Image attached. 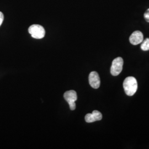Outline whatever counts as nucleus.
Returning <instances> with one entry per match:
<instances>
[{
    "instance_id": "20e7f679",
    "label": "nucleus",
    "mask_w": 149,
    "mask_h": 149,
    "mask_svg": "<svg viewBox=\"0 0 149 149\" xmlns=\"http://www.w3.org/2000/svg\"><path fill=\"white\" fill-rule=\"evenodd\" d=\"M123 66V60L121 57H118L115 59L112 62V66L111 68V74L116 76L122 72Z\"/></svg>"
},
{
    "instance_id": "f03ea898",
    "label": "nucleus",
    "mask_w": 149,
    "mask_h": 149,
    "mask_svg": "<svg viewBox=\"0 0 149 149\" xmlns=\"http://www.w3.org/2000/svg\"><path fill=\"white\" fill-rule=\"evenodd\" d=\"M28 32L31 34L32 37L35 39H42L44 37L45 31L42 26L38 24H33L30 26Z\"/></svg>"
},
{
    "instance_id": "7ed1b4c3",
    "label": "nucleus",
    "mask_w": 149,
    "mask_h": 149,
    "mask_svg": "<svg viewBox=\"0 0 149 149\" xmlns=\"http://www.w3.org/2000/svg\"><path fill=\"white\" fill-rule=\"evenodd\" d=\"M65 100L68 102L71 110L74 111L76 108L75 102L77 100V96L76 91L74 90L66 91L64 95Z\"/></svg>"
},
{
    "instance_id": "9d476101",
    "label": "nucleus",
    "mask_w": 149,
    "mask_h": 149,
    "mask_svg": "<svg viewBox=\"0 0 149 149\" xmlns=\"http://www.w3.org/2000/svg\"><path fill=\"white\" fill-rule=\"evenodd\" d=\"M3 19H4L3 15L1 12H0V26H1L2 22L3 21Z\"/></svg>"
},
{
    "instance_id": "f257e3e1",
    "label": "nucleus",
    "mask_w": 149,
    "mask_h": 149,
    "mask_svg": "<svg viewBox=\"0 0 149 149\" xmlns=\"http://www.w3.org/2000/svg\"><path fill=\"white\" fill-rule=\"evenodd\" d=\"M123 87L128 96H133L138 89V83L136 79L133 76L127 77L124 81Z\"/></svg>"
},
{
    "instance_id": "39448f33",
    "label": "nucleus",
    "mask_w": 149,
    "mask_h": 149,
    "mask_svg": "<svg viewBox=\"0 0 149 149\" xmlns=\"http://www.w3.org/2000/svg\"><path fill=\"white\" fill-rule=\"evenodd\" d=\"M88 80L90 85L92 88L97 89L100 87L101 84L100 78L99 74L96 71H92L91 72L90 74H89Z\"/></svg>"
},
{
    "instance_id": "423d86ee",
    "label": "nucleus",
    "mask_w": 149,
    "mask_h": 149,
    "mask_svg": "<svg viewBox=\"0 0 149 149\" xmlns=\"http://www.w3.org/2000/svg\"><path fill=\"white\" fill-rule=\"evenodd\" d=\"M144 36L141 32L139 31L134 32L129 38V41L133 45H136L143 42Z\"/></svg>"
},
{
    "instance_id": "1a4fd4ad",
    "label": "nucleus",
    "mask_w": 149,
    "mask_h": 149,
    "mask_svg": "<svg viewBox=\"0 0 149 149\" xmlns=\"http://www.w3.org/2000/svg\"><path fill=\"white\" fill-rule=\"evenodd\" d=\"M144 16L145 19L146 21V22L149 23V8L145 12Z\"/></svg>"
},
{
    "instance_id": "6e6552de",
    "label": "nucleus",
    "mask_w": 149,
    "mask_h": 149,
    "mask_svg": "<svg viewBox=\"0 0 149 149\" xmlns=\"http://www.w3.org/2000/svg\"><path fill=\"white\" fill-rule=\"evenodd\" d=\"M141 49L144 51L149 50V38H146L143 41V43L141 45Z\"/></svg>"
},
{
    "instance_id": "0eeeda50",
    "label": "nucleus",
    "mask_w": 149,
    "mask_h": 149,
    "mask_svg": "<svg viewBox=\"0 0 149 149\" xmlns=\"http://www.w3.org/2000/svg\"><path fill=\"white\" fill-rule=\"evenodd\" d=\"M102 115L101 112L98 111H93L92 113H88L85 116V120L87 123H92L101 120Z\"/></svg>"
}]
</instances>
